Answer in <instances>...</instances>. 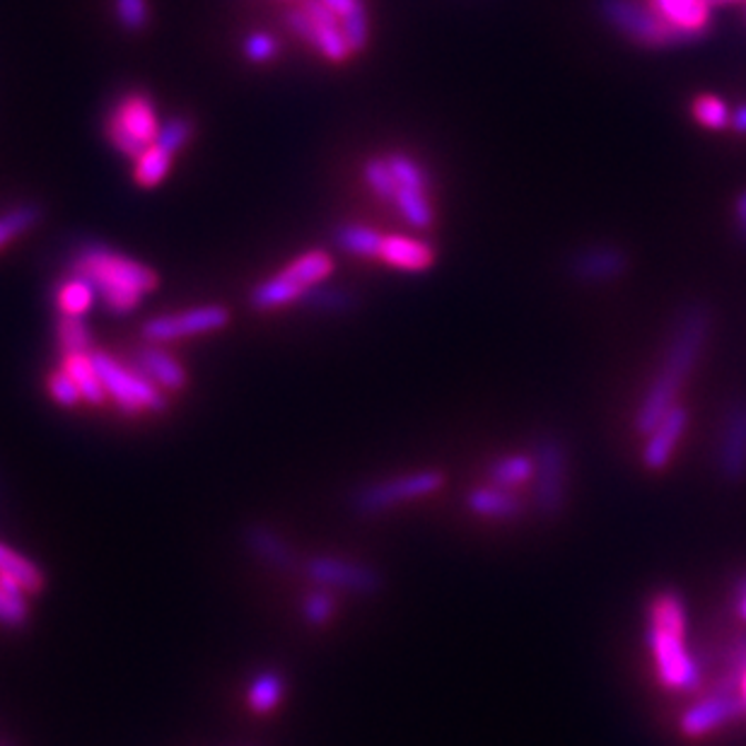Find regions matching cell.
I'll return each instance as SVG.
<instances>
[{
    "instance_id": "obj_40",
    "label": "cell",
    "mask_w": 746,
    "mask_h": 746,
    "mask_svg": "<svg viewBox=\"0 0 746 746\" xmlns=\"http://www.w3.org/2000/svg\"><path fill=\"white\" fill-rule=\"evenodd\" d=\"M278 53V42L268 32H254L244 39V57L254 63L274 61Z\"/></svg>"
},
{
    "instance_id": "obj_6",
    "label": "cell",
    "mask_w": 746,
    "mask_h": 746,
    "mask_svg": "<svg viewBox=\"0 0 746 746\" xmlns=\"http://www.w3.org/2000/svg\"><path fill=\"white\" fill-rule=\"evenodd\" d=\"M602 12L619 32L629 34L637 44L679 47L694 42L679 27L664 20L647 0H604Z\"/></svg>"
},
{
    "instance_id": "obj_19",
    "label": "cell",
    "mask_w": 746,
    "mask_h": 746,
    "mask_svg": "<svg viewBox=\"0 0 746 746\" xmlns=\"http://www.w3.org/2000/svg\"><path fill=\"white\" fill-rule=\"evenodd\" d=\"M467 508L479 514V518L488 520H514L520 518L522 512V500L514 495L510 488H500V486H479L469 491L467 495Z\"/></svg>"
},
{
    "instance_id": "obj_23",
    "label": "cell",
    "mask_w": 746,
    "mask_h": 746,
    "mask_svg": "<svg viewBox=\"0 0 746 746\" xmlns=\"http://www.w3.org/2000/svg\"><path fill=\"white\" fill-rule=\"evenodd\" d=\"M247 546L259 555L262 561H266L268 565L280 568V571H286V568H293V549L286 544V541L280 539V534H276L274 529H268L264 524H254L247 529Z\"/></svg>"
},
{
    "instance_id": "obj_16",
    "label": "cell",
    "mask_w": 746,
    "mask_h": 746,
    "mask_svg": "<svg viewBox=\"0 0 746 746\" xmlns=\"http://www.w3.org/2000/svg\"><path fill=\"white\" fill-rule=\"evenodd\" d=\"M135 368H139V372H143L160 389L180 391L188 382L184 365L176 358H172L167 350H162L157 344H145L135 350Z\"/></svg>"
},
{
    "instance_id": "obj_12",
    "label": "cell",
    "mask_w": 746,
    "mask_h": 746,
    "mask_svg": "<svg viewBox=\"0 0 746 746\" xmlns=\"http://www.w3.org/2000/svg\"><path fill=\"white\" fill-rule=\"evenodd\" d=\"M307 578L319 587L346 590L356 594H375L382 587V578L370 565L336 559V555H317L307 563Z\"/></svg>"
},
{
    "instance_id": "obj_44",
    "label": "cell",
    "mask_w": 746,
    "mask_h": 746,
    "mask_svg": "<svg viewBox=\"0 0 746 746\" xmlns=\"http://www.w3.org/2000/svg\"><path fill=\"white\" fill-rule=\"evenodd\" d=\"M735 606H737L739 616L746 621V578L737 580V585H735Z\"/></svg>"
},
{
    "instance_id": "obj_27",
    "label": "cell",
    "mask_w": 746,
    "mask_h": 746,
    "mask_svg": "<svg viewBox=\"0 0 746 746\" xmlns=\"http://www.w3.org/2000/svg\"><path fill=\"white\" fill-rule=\"evenodd\" d=\"M534 479V457L510 454L488 467V481L500 488H514Z\"/></svg>"
},
{
    "instance_id": "obj_35",
    "label": "cell",
    "mask_w": 746,
    "mask_h": 746,
    "mask_svg": "<svg viewBox=\"0 0 746 746\" xmlns=\"http://www.w3.org/2000/svg\"><path fill=\"white\" fill-rule=\"evenodd\" d=\"M387 162H389L391 172H395V176H397V184H399V186H411V188H430L426 170L420 167L418 162H416V160H411L409 155L391 153V155H387Z\"/></svg>"
},
{
    "instance_id": "obj_1",
    "label": "cell",
    "mask_w": 746,
    "mask_h": 746,
    "mask_svg": "<svg viewBox=\"0 0 746 746\" xmlns=\"http://www.w3.org/2000/svg\"><path fill=\"white\" fill-rule=\"evenodd\" d=\"M708 331L711 315L703 307H688L679 321H676L674 336L667 346V352H664L660 370L653 382H650L643 395L641 409L635 413L637 436L647 438L660 420L674 409L676 397H679L688 375L694 372L701 350L705 341H708Z\"/></svg>"
},
{
    "instance_id": "obj_8",
    "label": "cell",
    "mask_w": 746,
    "mask_h": 746,
    "mask_svg": "<svg viewBox=\"0 0 746 746\" xmlns=\"http://www.w3.org/2000/svg\"><path fill=\"white\" fill-rule=\"evenodd\" d=\"M157 131L155 104L145 94H129L106 119V139L129 157H139L147 145H153Z\"/></svg>"
},
{
    "instance_id": "obj_38",
    "label": "cell",
    "mask_w": 746,
    "mask_h": 746,
    "mask_svg": "<svg viewBox=\"0 0 746 746\" xmlns=\"http://www.w3.org/2000/svg\"><path fill=\"white\" fill-rule=\"evenodd\" d=\"M47 387H49L51 399L57 401L59 406H63V409H73V406H78L80 401H83V395H80V389L73 382V377L68 375L63 368L61 370H53L49 375Z\"/></svg>"
},
{
    "instance_id": "obj_31",
    "label": "cell",
    "mask_w": 746,
    "mask_h": 746,
    "mask_svg": "<svg viewBox=\"0 0 746 746\" xmlns=\"http://www.w3.org/2000/svg\"><path fill=\"white\" fill-rule=\"evenodd\" d=\"M30 619V606H27V592L18 587L16 582L0 580V626L20 629Z\"/></svg>"
},
{
    "instance_id": "obj_17",
    "label": "cell",
    "mask_w": 746,
    "mask_h": 746,
    "mask_svg": "<svg viewBox=\"0 0 746 746\" xmlns=\"http://www.w3.org/2000/svg\"><path fill=\"white\" fill-rule=\"evenodd\" d=\"M379 262H385L391 268L418 274V270H428L436 264V252H432L428 242L403 235H385L382 249H379Z\"/></svg>"
},
{
    "instance_id": "obj_4",
    "label": "cell",
    "mask_w": 746,
    "mask_h": 746,
    "mask_svg": "<svg viewBox=\"0 0 746 746\" xmlns=\"http://www.w3.org/2000/svg\"><path fill=\"white\" fill-rule=\"evenodd\" d=\"M334 274L331 254L324 249H311L297 256L286 268L278 270L276 276L262 280L252 290V307L259 311H270L288 307L315 290L321 280Z\"/></svg>"
},
{
    "instance_id": "obj_34",
    "label": "cell",
    "mask_w": 746,
    "mask_h": 746,
    "mask_svg": "<svg viewBox=\"0 0 746 746\" xmlns=\"http://www.w3.org/2000/svg\"><path fill=\"white\" fill-rule=\"evenodd\" d=\"M365 182L372 188V192L385 198V201H395L397 196V176L391 172L387 157H372L365 162Z\"/></svg>"
},
{
    "instance_id": "obj_22",
    "label": "cell",
    "mask_w": 746,
    "mask_h": 746,
    "mask_svg": "<svg viewBox=\"0 0 746 746\" xmlns=\"http://www.w3.org/2000/svg\"><path fill=\"white\" fill-rule=\"evenodd\" d=\"M63 370L73 377L80 395H83V401L92 406H102L106 401V391H104L98 368H94L92 350L90 352H65Z\"/></svg>"
},
{
    "instance_id": "obj_14",
    "label": "cell",
    "mask_w": 746,
    "mask_h": 746,
    "mask_svg": "<svg viewBox=\"0 0 746 746\" xmlns=\"http://www.w3.org/2000/svg\"><path fill=\"white\" fill-rule=\"evenodd\" d=\"M717 469L727 483L746 479V401L729 406L717 444Z\"/></svg>"
},
{
    "instance_id": "obj_36",
    "label": "cell",
    "mask_w": 746,
    "mask_h": 746,
    "mask_svg": "<svg viewBox=\"0 0 746 746\" xmlns=\"http://www.w3.org/2000/svg\"><path fill=\"white\" fill-rule=\"evenodd\" d=\"M192 135H194V124H192V121L184 119V116H176V119L167 121L165 126H160L155 143L160 147H165L167 153L176 155L188 141H192Z\"/></svg>"
},
{
    "instance_id": "obj_45",
    "label": "cell",
    "mask_w": 746,
    "mask_h": 746,
    "mask_svg": "<svg viewBox=\"0 0 746 746\" xmlns=\"http://www.w3.org/2000/svg\"><path fill=\"white\" fill-rule=\"evenodd\" d=\"M732 126H735V131L739 133H746V104L732 114Z\"/></svg>"
},
{
    "instance_id": "obj_39",
    "label": "cell",
    "mask_w": 746,
    "mask_h": 746,
    "mask_svg": "<svg viewBox=\"0 0 746 746\" xmlns=\"http://www.w3.org/2000/svg\"><path fill=\"white\" fill-rule=\"evenodd\" d=\"M116 20L126 27L129 32H139L151 20L147 12V0H114Z\"/></svg>"
},
{
    "instance_id": "obj_24",
    "label": "cell",
    "mask_w": 746,
    "mask_h": 746,
    "mask_svg": "<svg viewBox=\"0 0 746 746\" xmlns=\"http://www.w3.org/2000/svg\"><path fill=\"white\" fill-rule=\"evenodd\" d=\"M391 203L399 208L401 218L416 229H428L436 223V211H432V203L428 198V188L399 186L397 196Z\"/></svg>"
},
{
    "instance_id": "obj_15",
    "label": "cell",
    "mask_w": 746,
    "mask_h": 746,
    "mask_svg": "<svg viewBox=\"0 0 746 746\" xmlns=\"http://www.w3.org/2000/svg\"><path fill=\"white\" fill-rule=\"evenodd\" d=\"M688 426V411L684 406H674V409L664 416L655 430L650 432L643 447V464L650 471H660L670 464L672 452L679 444L684 430Z\"/></svg>"
},
{
    "instance_id": "obj_42",
    "label": "cell",
    "mask_w": 746,
    "mask_h": 746,
    "mask_svg": "<svg viewBox=\"0 0 746 746\" xmlns=\"http://www.w3.org/2000/svg\"><path fill=\"white\" fill-rule=\"evenodd\" d=\"M321 3L327 6V8H331L336 12V18L341 20V22L348 20V18H352L360 10H368V8H365L362 0H321Z\"/></svg>"
},
{
    "instance_id": "obj_26",
    "label": "cell",
    "mask_w": 746,
    "mask_h": 746,
    "mask_svg": "<svg viewBox=\"0 0 746 746\" xmlns=\"http://www.w3.org/2000/svg\"><path fill=\"white\" fill-rule=\"evenodd\" d=\"M174 155L167 153L165 147H160L157 143L147 145L145 151L135 157V170H133V180L143 188H153L157 186L165 176L170 174Z\"/></svg>"
},
{
    "instance_id": "obj_10",
    "label": "cell",
    "mask_w": 746,
    "mask_h": 746,
    "mask_svg": "<svg viewBox=\"0 0 746 746\" xmlns=\"http://www.w3.org/2000/svg\"><path fill=\"white\" fill-rule=\"evenodd\" d=\"M534 503L544 518H553L563 510L568 457L563 442L553 436H541L534 442Z\"/></svg>"
},
{
    "instance_id": "obj_25",
    "label": "cell",
    "mask_w": 746,
    "mask_h": 746,
    "mask_svg": "<svg viewBox=\"0 0 746 746\" xmlns=\"http://www.w3.org/2000/svg\"><path fill=\"white\" fill-rule=\"evenodd\" d=\"M336 242L344 252L360 256V259H379V249H382L385 235L368 225H344L338 227Z\"/></svg>"
},
{
    "instance_id": "obj_43",
    "label": "cell",
    "mask_w": 746,
    "mask_h": 746,
    "mask_svg": "<svg viewBox=\"0 0 746 746\" xmlns=\"http://www.w3.org/2000/svg\"><path fill=\"white\" fill-rule=\"evenodd\" d=\"M735 218H737L739 235H742V239L746 242V192H742V194L737 196V203H735Z\"/></svg>"
},
{
    "instance_id": "obj_13",
    "label": "cell",
    "mask_w": 746,
    "mask_h": 746,
    "mask_svg": "<svg viewBox=\"0 0 746 746\" xmlns=\"http://www.w3.org/2000/svg\"><path fill=\"white\" fill-rule=\"evenodd\" d=\"M744 713H746V703L742 694H725V691L711 688L708 696H703L682 715L679 729H682V735L696 739L732 721H737V717H742Z\"/></svg>"
},
{
    "instance_id": "obj_3",
    "label": "cell",
    "mask_w": 746,
    "mask_h": 746,
    "mask_svg": "<svg viewBox=\"0 0 746 746\" xmlns=\"http://www.w3.org/2000/svg\"><path fill=\"white\" fill-rule=\"evenodd\" d=\"M73 270L92 283L94 293L112 315H129L147 293L157 288V274L151 266L102 244L80 249L73 259Z\"/></svg>"
},
{
    "instance_id": "obj_30",
    "label": "cell",
    "mask_w": 746,
    "mask_h": 746,
    "mask_svg": "<svg viewBox=\"0 0 746 746\" xmlns=\"http://www.w3.org/2000/svg\"><path fill=\"white\" fill-rule=\"evenodd\" d=\"M39 218H42V211L34 203H20V206L0 215V249H6L12 239L30 233Z\"/></svg>"
},
{
    "instance_id": "obj_32",
    "label": "cell",
    "mask_w": 746,
    "mask_h": 746,
    "mask_svg": "<svg viewBox=\"0 0 746 746\" xmlns=\"http://www.w3.org/2000/svg\"><path fill=\"white\" fill-rule=\"evenodd\" d=\"M57 338L59 346L65 352H90L92 350V334L88 329V324L83 317H68L61 315L57 324Z\"/></svg>"
},
{
    "instance_id": "obj_48",
    "label": "cell",
    "mask_w": 746,
    "mask_h": 746,
    "mask_svg": "<svg viewBox=\"0 0 746 746\" xmlns=\"http://www.w3.org/2000/svg\"><path fill=\"white\" fill-rule=\"evenodd\" d=\"M286 3H300V0H286Z\"/></svg>"
},
{
    "instance_id": "obj_11",
    "label": "cell",
    "mask_w": 746,
    "mask_h": 746,
    "mask_svg": "<svg viewBox=\"0 0 746 746\" xmlns=\"http://www.w3.org/2000/svg\"><path fill=\"white\" fill-rule=\"evenodd\" d=\"M227 321L229 311L223 305H203L147 319L141 327V336L145 338V344H174L188 336L221 331L227 327Z\"/></svg>"
},
{
    "instance_id": "obj_7",
    "label": "cell",
    "mask_w": 746,
    "mask_h": 746,
    "mask_svg": "<svg viewBox=\"0 0 746 746\" xmlns=\"http://www.w3.org/2000/svg\"><path fill=\"white\" fill-rule=\"evenodd\" d=\"M286 22L303 42L315 47L327 61L341 63L352 57L341 20L321 0H300V6L288 12Z\"/></svg>"
},
{
    "instance_id": "obj_20",
    "label": "cell",
    "mask_w": 746,
    "mask_h": 746,
    "mask_svg": "<svg viewBox=\"0 0 746 746\" xmlns=\"http://www.w3.org/2000/svg\"><path fill=\"white\" fill-rule=\"evenodd\" d=\"M626 266H629L626 254L619 249L600 247L578 254L573 262V274L585 283H604L619 278L623 270H626Z\"/></svg>"
},
{
    "instance_id": "obj_29",
    "label": "cell",
    "mask_w": 746,
    "mask_h": 746,
    "mask_svg": "<svg viewBox=\"0 0 746 746\" xmlns=\"http://www.w3.org/2000/svg\"><path fill=\"white\" fill-rule=\"evenodd\" d=\"M94 297H98V293H94L92 288V283L83 276H73V278H68L63 286L59 288V295H57V303H59V309H61V315H68V317H83L85 311L92 307L94 303Z\"/></svg>"
},
{
    "instance_id": "obj_37",
    "label": "cell",
    "mask_w": 746,
    "mask_h": 746,
    "mask_svg": "<svg viewBox=\"0 0 746 746\" xmlns=\"http://www.w3.org/2000/svg\"><path fill=\"white\" fill-rule=\"evenodd\" d=\"M334 606H336L334 594L327 587H321L307 594V600L303 602V616L307 623H311V626H324V623L331 621Z\"/></svg>"
},
{
    "instance_id": "obj_2",
    "label": "cell",
    "mask_w": 746,
    "mask_h": 746,
    "mask_svg": "<svg viewBox=\"0 0 746 746\" xmlns=\"http://www.w3.org/2000/svg\"><path fill=\"white\" fill-rule=\"evenodd\" d=\"M686 604L676 590L653 596L647 612V645L655 660L657 679L670 691H696L701 686V664L684 643Z\"/></svg>"
},
{
    "instance_id": "obj_18",
    "label": "cell",
    "mask_w": 746,
    "mask_h": 746,
    "mask_svg": "<svg viewBox=\"0 0 746 746\" xmlns=\"http://www.w3.org/2000/svg\"><path fill=\"white\" fill-rule=\"evenodd\" d=\"M670 24L679 27L691 39L708 34L713 8L705 0H647Z\"/></svg>"
},
{
    "instance_id": "obj_41",
    "label": "cell",
    "mask_w": 746,
    "mask_h": 746,
    "mask_svg": "<svg viewBox=\"0 0 746 746\" xmlns=\"http://www.w3.org/2000/svg\"><path fill=\"white\" fill-rule=\"evenodd\" d=\"M305 303H309L311 307H319V309H341V307H346L348 297L344 293H338V290L315 288L305 297Z\"/></svg>"
},
{
    "instance_id": "obj_47",
    "label": "cell",
    "mask_w": 746,
    "mask_h": 746,
    "mask_svg": "<svg viewBox=\"0 0 746 746\" xmlns=\"http://www.w3.org/2000/svg\"><path fill=\"white\" fill-rule=\"evenodd\" d=\"M739 694H742V698H744V703H746V667L742 670V682H739Z\"/></svg>"
},
{
    "instance_id": "obj_28",
    "label": "cell",
    "mask_w": 746,
    "mask_h": 746,
    "mask_svg": "<svg viewBox=\"0 0 746 746\" xmlns=\"http://www.w3.org/2000/svg\"><path fill=\"white\" fill-rule=\"evenodd\" d=\"M283 691H286V684H283V676L274 670L262 672L249 686V696L247 703L249 708L256 715H268L278 708V703L283 701Z\"/></svg>"
},
{
    "instance_id": "obj_21",
    "label": "cell",
    "mask_w": 746,
    "mask_h": 746,
    "mask_svg": "<svg viewBox=\"0 0 746 746\" xmlns=\"http://www.w3.org/2000/svg\"><path fill=\"white\" fill-rule=\"evenodd\" d=\"M0 580L16 582L27 594H39L47 585L42 568L32 563L20 551L6 546L3 541H0Z\"/></svg>"
},
{
    "instance_id": "obj_9",
    "label": "cell",
    "mask_w": 746,
    "mask_h": 746,
    "mask_svg": "<svg viewBox=\"0 0 746 746\" xmlns=\"http://www.w3.org/2000/svg\"><path fill=\"white\" fill-rule=\"evenodd\" d=\"M442 486H444V473L438 469L411 471V473H403V477L365 486L362 491H358L356 498H352V505H356V510L362 514H379V512L395 510L403 503H413V500L438 493Z\"/></svg>"
},
{
    "instance_id": "obj_46",
    "label": "cell",
    "mask_w": 746,
    "mask_h": 746,
    "mask_svg": "<svg viewBox=\"0 0 746 746\" xmlns=\"http://www.w3.org/2000/svg\"><path fill=\"white\" fill-rule=\"evenodd\" d=\"M705 3H708L711 8H717V6H729V3H742V0H705Z\"/></svg>"
},
{
    "instance_id": "obj_33",
    "label": "cell",
    "mask_w": 746,
    "mask_h": 746,
    "mask_svg": "<svg viewBox=\"0 0 746 746\" xmlns=\"http://www.w3.org/2000/svg\"><path fill=\"white\" fill-rule=\"evenodd\" d=\"M694 116L701 126L713 131H723L732 126L727 104L721 98H715V94H698L694 100Z\"/></svg>"
},
{
    "instance_id": "obj_5",
    "label": "cell",
    "mask_w": 746,
    "mask_h": 746,
    "mask_svg": "<svg viewBox=\"0 0 746 746\" xmlns=\"http://www.w3.org/2000/svg\"><path fill=\"white\" fill-rule=\"evenodd\" d=\"M92 360L100 372L106 397H112L121 411L131 416L143 411H167V399L162 397L160 387L151 382L143 372L129 370L124 362H119L104 350H94Z\"/></svg>"
}]
</instances>
